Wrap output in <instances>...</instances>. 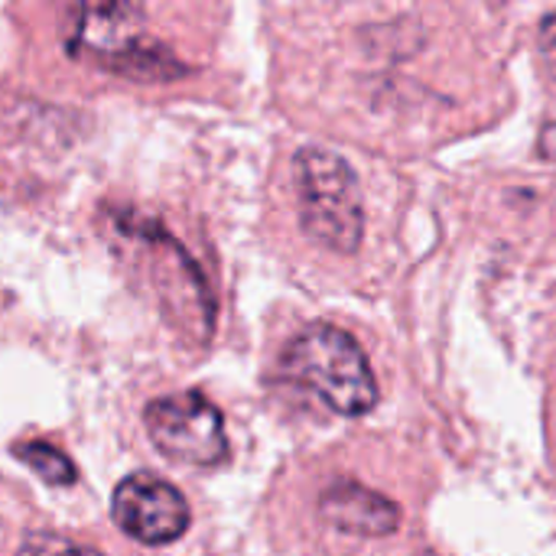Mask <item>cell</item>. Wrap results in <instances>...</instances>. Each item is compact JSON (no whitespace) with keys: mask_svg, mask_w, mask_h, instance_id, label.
<instances>
[{"mask_svg":"<svg viewBox=\"0 0 556 556\" xmlns=\"http://www.w3.org/2000/svg\"><path fill=\"white\" fill-rule=\"evenodd\" d=\"M283 371L339 417H365L378 404L375 371L345 329L326 323L306 326L287 345Z\"/></svg>","mask_w":556,"mask_h":556,"instance_id":"cell-1","label":"cell"},{"mask_svg":"<svg viewBox=\"0 0 556 556\" xmlns=\"http://www.w3.org/2000/svg\"><path fill=\"white\" fill-rule=\"evenodd\" d=\"M296 199L303 228L329 251L352 254L365 235V208L355 169L332 150L303 147L296 153Z\"/></svg>","mask_w":556,"mask_h":556,"instance_id":"cell-2","label":"cell"},{"mask_svg":"<svg viewBox=\"0 0 556 556\" xmlns=\"http://www.w3.org/2000/svg\"><path fill=\"white\" fill-rule=\"evenodd\" d=\"M143 420L153 446L173 463L205 469V466H218L228 456L222 410L195 391L153 401Z\"/></svg>","mask_w":556,"mask_h":556,"instance_id":"cell-3","label":"cell"},{"mask_svg":"<svg viewBox=\"0 0 556 556\" xmlns=\"http://www.w3.org/2000/svg\"><path fill=\"white\" fill-rule=\"evenodd\" d=\"M111 518L130 541L163 547L186 534L189 505L169 482L150 472H137L114 489Z\"/></svg>","mask_w":556,"mask_h":556,"instance_id":"cell-4","label":"cell"},{"mask_svg":"<svg viewBox=\"0 0 556 556\" xmlns=\"http://www.w3.org/2000/svg\"><path fill=\"white\" fill-rule=\"evenodd\" d=\"M319 518L332 531L352 534V538H388L401 525V511L391 498H384L352 479H339L323 492Z\"/></svg>","mask_w":556,"mask_h":556,"instance_id":"cell-5","label":"cell"},{"mask_svg":"<svg viewBox=\"0 0 556 556\" xmlns=\"http://www.w3.org/2000/svg\"><path fill=\"white\" fill-rule=\"evenodd\" d=\"M78 36L94 49L124 42L140 23V0H75Z\"/></svg>","mask_w":556,"mask_h":556,"instance_id":"cell-6","label":"cell"},{"mask_svg":"<svg viewBox=\"0 0 556 556\" xmlns=\"http://www.w3.org/2000/svg\"><path fill=\"white\" fill-rule=\"evenodd\" d=\"M16 459L26 463L49 485H72L75 482L72 459L49 443H23V446H16Z\"/></svg>","mask_w":556,"mask_h":556,"instance_id":"cell-7","label":"cell"},{"mask_svg":"<svg viewBox=\"0 0 556 556\" xmlns=\"http://www.w3.org/2000/svg\"><path fill=\"white\" fill-rule=\"evenodd\" d=\"M541 52H544L551 72L556 75V10L547 13V20L541 23Z\"/></svg>","mask_w":556,"mask_h":556,"instance_id":"cell-8","label":"cell"}]
</instances>
